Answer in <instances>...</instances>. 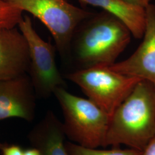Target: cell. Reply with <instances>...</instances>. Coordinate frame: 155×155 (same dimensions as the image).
I'll return each mask as SVG.
<instances>
[{"instance_id": "7", "label": "cell", "mask_w": 155, "mask_h": 155, "mask_svg": "<svg viewBox=\"0 0 155 155\" xmlns=\"http://www.w3.org/2000/svg\"><path fill=\"white\" fill-rule=\"evenodd\" d=\"M145 28L143 40L127 59L109 66L124 75L146 81L155 87V5L145 8Z\"/></svg>"}, {"instance_id": "13", "label": "cell", "mask_w": 155, "mask_h": 155, "mask_svg": "<svg viewBox=\"0 0 155 155\" xmlns=\"http://www.w3.org/2000/svg\"><path fill=\"white\" fill-rule=\"evenodd\" d=\"M0 152L2 155H23L24 150L17 144L0 143Z\"/></svg>"}, {"instance_id": "3", "label": "cell", "mask_w": 155, "mask_h": 155, "mask_svg": "<svg viewBox=\"0 0 155 155\" xmlns=\"http://www.w3.org/2000/svg\"><path fill=\"white\" fill-rule=\"evenodd\" d=\"M61 106L67 138L83 147H103L110 117L89 99L69 93L64 87L56 89L53 94Z\"/></svg>"}, {"instance_id": "15", "label": "cell", "mask_w": 155, "mask_h": 155, "mask_svg": "<svg viewBox=\"0 0 155 155\" xmlns=\"http://www.w3.org/2000/svg\"><path fill=\"white\" fill-rule=\"evenodd\" d=\"M127 3L134 5L138 6L145 8L147 6L151 4L152 0H124Z\"/></svg>"}, {"instance_id": "1", "label": "cell", "mask_w": 155, "mask_h": 155, "mask_svg": "<svg viewBox=\"0 0 155 155\" xmlns=\"http://www.w3.org/2000/svg\"><path fill=\"white\" fill-rule=\"evenodd\" d=\"M130 36L127 27L115 17L105 11L93 15L76 28L68 57L78 66L77 70L110 66L129 45Z\"/></svg>"}, {"instance_id": "17", "label": "cell", "mask_w": 155, "mask_h": 155, "mask_svg": "<svg viewBox=\"0 0 155 155\" xmlns=\"http://www.w3.org/2000/svg\"></svg>"}, {"instance_id": "16", "label": "cell", "mask_w": 155, "mask_h": 155, "mask_svg": "<svg viewBox=\"0 0 155 155\" xmlns=\"http://www.w3.org/2000/svg\"><path fill=\"white\" fill-rule=\"evenodd\" d=\"M23 155H40V153L37 148L31 147L30 148L24 150Z\"/></svg>"}, {"instance_id": "2", "label": "cell", "mask_w": 155, "mask_h": 155, "mask_svg": "<svg viewBox=\"0 0 155 155\" xmlns=\"http://www.w3.org/2000/svg\"><path fill=\"white\" fill-rule=\"evenodd\" d=\"M155 136V87L141 80L111 117L104 147L143 151Z\"/></svg>"}, {"instance_id": "10", "label": "cell", "mask_w": 155, "mask_h": 155, "mask_svg": "<svg viewBox=\"0 0 155 155\" xmlns=\"http://www.w3.org/2000/svg\"><path fill=\"white\" fill-rule=\"evenodd\" d=\"M63 122L52 111L48 110L28 133L32 147L39 150L40 155H70L65 147Z\"/></svg>"}, {"instance_id": "11", "label": "cell", "mask_w": 155, "mask_h": 155, "mask_svg": "<svg viewBox=\"0 0 155 155\" xmlns=\"http://www.w3.org/2000/svg\"><path fill=\"white\" fill-rule=\"evenodd\" d=\"M84 5L104 9L122 22L136 39L143 37L145 28V8L124 0H78Z\"/></svg>"}, {"instance_id": "14", "label": "cell", "mask_w": 155, "mask_h": 155, "mask_svg": "<svg viewBox=\"0 0 155 155\" xmlns=\"http://www.w3.org/2000/svg\"><path fill=\"white\" fill-rule=\"evenodd\" d=\"M141 155H155V136L145 146Z\"/></svg>"}, {"instance_id": "8", "label": "cell", "mask_w": 155, "mask_h": 155, "mask_svg": "<svg viewBox=\"0 0 155 155\" xmlns=\"http://www.w3.org/2000/svg\"><path fill=\"white\" fill-rule=\"evenodd\" d=\"M37 97L27 74L0 80V120L18 118L32 121Z\"/></svg>"}, {"instance_id": "4", "label": "cell", "mask_w": 155, "mask_h": 155, "mask_svg": "<svg viewBox=\"0 0 155 155\" xmlns=\"http://www.w3.org/2000/svg\"><path fill=\"white\" fill-rule=\"evenodd\" d=\"M65 78L76 84L96 105L109 116L132 91L141 79L130 77L100 65L77 70Z\"/></svg>"}, {"instance_id": "12", "label": "cell", "mask_w": 155, "mask_h": 155, "mask_svg": "<svg viewBox=\"0 0 155 155\" xmlns=\"http://www.w3.org/2000/svg\"><path fill=\"white\" fill-rule=\"evenodd\" d=\"M65 147L70 155H141V151L128 148L122 150L119 147L111 150H98L80 146L72 142H65Z\"/></svg>"}, {"instance_id": "6", "label": "cell", "mask_w": 155, "mask_h": 155, "mask_svg": "<svg viewBox=\"0 0 155 155\" xmlns=\"http://www.w3.org/2000/svg\"><path fill=\"white\" fill-rule=\"evenodd\" d=\"M18 27L27 40L29 51L28 77L36 97L47 98L56 89L66 87V83L56 62L55 47L42 39L28 16L22 17Z\"/></svg>"}, {"instance_id": "5", "label": "cell", "mask_w": 155, "mask_h": 155, "mask_svg": "<svg viewBox=\"0 0 155 155\" xmlns=\"http://www.w3.org/2000/svg\"><path fill=\"white\" fill-rule=\"evenodd\" d=\"M22 12L38 18L50 31L56 50L68 57L70 43L78 26L93 15L67 0H6Z\"/></svg>"}, {"instance_id": "9", "label": "cell", "mask_w": 155, "mask_h": 155, "mask_svg": "<svg viewBox=\"0 0 155 155\" xmlns=\"http://www.w3.org/2000/svg\"><path fill=\"white\" fill-rule=\"evenodd\" d=\"M29 61L28 43L19 28H0V80L27 74Z\"/></svg>"}]
</instances>
